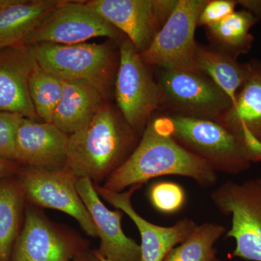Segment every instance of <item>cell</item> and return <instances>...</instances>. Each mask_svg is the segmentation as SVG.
<instances>
[{
    "mask_svg": "<svg viewBox=\"0 0 261 261\" xmlns=\"http://www.w3.org/2000/svg\"><path fill=\"white\" fill-rule=\"evenodd\" d=\"M165 176L191 178L202 187L214 186L218 180L217 172L208 163L173 138L164 116H154L129 157L110 175L103 187L121 192Z\"/></svg>",
    "mask_w": 261,
    "mask_h": 261,
    "instance_id": "1",
    "label": "cell"
},
{
    "mask_svg": "<svg viewBox=\"0 0 261 261\" xmlns=\"http://www.w3.org/2000/svg\"><path fill=\"white\" fill-rule=\"evenodd\" d=\"M137 133L108 102L78 132L69 135L65 168L78 178L100 181L126 161Z\"/></svg>",
    "mask_w": 261,
    "mask_h": 261,
    "instance_id": "2",
    "label": "cell"
},
{
    "mask_svg": "<svg viewBox=\"0 0 261 261\" xmlns=\"http://www.w3.org/2000/svg\"><path fill=\"white\" fill-rule=\"evenodd\" d=\"M163 116L173 138L216 172L239 174L253 163L246 146L214 120L171 113Z\"/></svg>",
    "mask_w": 261,
    "mask_h": 261,
    "instance_id": "3",
    "label": "cell"
},
{
    "mask_svg": "<svg viewBox=\"0 0 261 261\" xmlns=\"http://www.w3.org/2000/svg\"><path fill=\"white\" fill-rule=\"evenodd\" d=\"M39 67L65 82H84L108 100L116 81V58L110 44L41 43L29 45Z\"/></svg>",
    "mask_w": 261,
    "mask_h": 261,
    "instance_id": "4",
    "label": "cell"
},
{
    "mask_svg": "<svg viewBox=\"0 0 261 261\" xmlns=\"http://www.w3.org/2000/svg\"><path fill=\"white\" fill-rule=\"evenodd\" d=\"M211 198L221 214L231 217L226 233L236 244L231 257L261 261V176L224 182L211 192Z\"/></svg>",
    "mask_w": 261,
    "mask_h": 261,
    "instance_id": "5",
    "label": "cell"
},
{
    "mask_svg": "<svg viewBox=\"0 0 261 261\" xmlns=\"http://www.w3.org/2000/svg\"><path fill=\"white\" fill-rule=\"evenodd\" d=\"M115 95L121 116L136 132H143L164 97L140 53L128 39L120 44Z\"/></svg>",
    "mask_w": 261,
    "mask_h": 261,
    "instance_id": "6",
    "label": "cell"
},
{
    "mask_svg": "<svg viewBox=\"0 0 261 261\" xmlns=\"http://www.w3.org/2000/svg\"><path fill=\"white\" fill-rule=\"evenodd\" d=\"M207 0H177L169 18L140 56L160 69L201 73L195 63V31Z\"/></svg>",
    "mask_w": 261,
    "mask_h": 261,
    "instance_id": "7",
    "label": "cell"
},
{
    "mask_svg": "<svg viewBox=\"0 0 261 261\" xmlns=\"http://www.w3.org/2000/svg\"><path fill=\"white\" fill-rule=\"evenodd\" d=\"M169 113L216 121L231 107V99L202 73L161 69L159 82Z\"/></svg>",
    "mask_w": 261,
    "mask_h": 261,
    "instance_id": "8",
    "label": "cell"
},
{
    "mask_svg": "<svg viewBox=\"0 0 261 261\" xmlns=\"http://www.w3.org/2000/svg\"><path fill=\"white\" fill-rule=\"evenodd\" d=\"M95 37L118 41L122 33L89 8L86 1L64 0L32 33L25 45L41 43L71 45Z\"/></svg>",
    "mask_w": 261,
    "mask_h": 261,
    "instance_id": "9",
    "label": "cell"
},
{
    "mask_svg": "<svg viewBox=\"0 0 261 261\" xmlns=\"http://www.w3.org/2000/svg\"><path fill=\"white\" fill-rule=\"evenodd\" d=\"M177 0H90L89 8L126 36L141 53L150 45Z\"/></svg>",
    "mask_w": 261,
    "mask_h": 261,
    "instance_id": "10",
    "label": "cell"
},
{
    "mask_svg": "<svg viewBox=\"0 0 261 261\" xmlns=\"http://www.w3.org/2000/svg\"><path fill=\"white\" fill-rule=\"evenodd\" d=\"M79 178L71 171L31 168L24 174L25 193L38 205L55 209L76 220L89 236H98L97 228L87 207L77 191Z\"/></svg>",
    "mask_w": 261,
    "mask_h": 261,
    "instance_id": "11",
    "label": "cell"
},
{
    "mask_svg": "<svg viewBox=\"0 0 261 261\" xmlns=\"http://www.w3.org/2000/svg\"><path fill=\"white\" fill-rule=\"evenodd\" d=\"M141 187L137 185L126 191L116 192L96 185L95 190L113 207L126 214L137 226L142 240L140 261H163L170 250L186 240L197 224L188 218L178 220L168 227L149 222L135 210L130 201L133 194Z\"/></svg>",
    "mask_w": 261,
    "mask_h": 261,
    "instance_id": "12",
    "label": "cell"
},
{
    "mask_svg": "<svg viewBox=\"0 0 261 261\" xmlns=\"http://www.w3.org/2000/svg\"><path fill=\"white\" fill-rule=\"evenodd\" d=\"M248 65V76L235 102L216 121L238 137L257 163L261 162V61Z\"/></svg>",
    "mask_w": 261,
    "mask_h": 261,
    "instance_id": "13",
    "label": "cell"
},
{
    "mask_svg": "<svg viewBox=\"0 0 261 261\" xmlns=\"http://www.w3.org/2000/svg\"><path fill=\"white\" fill-rule=\"evenodd\" d=\"M77 191L87 207L101 240L98 253L110 261H140V245L123 232L124 213L109 210L99 199L92 180L79 178Z\"/></svg>",
    "mask_w": 261,
    "mask_h": 261,
    "instance_id": "14",
    "label": "cell"
},
{
    "mask_svg": "<svg viewBox=\"0 0 261 261\" xmlns=\"http://www.w3.org/2000/svg\"><path fill=\"white\" fill-rule=\"evenodd\" d=\"M37 65L29 45L0 49V112L37 121L29 82Z\"/></svg>",
    "mask_w": 261,
    "mask_h": 261,
    "instance_id": "15",
    "label": "cell"
},
{
    "mask_svg": "<svg viewBox=\"0 0 261 261\" xmlns=\"http://www.w3.org/2000/svg\"><path fill=\"white\" fill-rule=\"evenodd\" d=\"M69 135L53 123L23 118L15 141L16 161L32 168L59 170L66 163Z\"/></svg>",
    "mask_w": 261,
    "mask_h": 261,
    "instance_id": "16",
    "label": "cell"
},
{
    "mask_svg": "<svg viewBox=\"0 0 261 261\" xmlns=\"http://www.w3.org/2000/svg\"><path fill=\"white\" fill-rule=\"evenodd\" d=\"M80 251L35 211H27L12 261H73Z\"/></svg>",
    "mask_w": 261,
    "mask_h": 261,
    "instance_id": "17",
    "label": "cell"
},
{
    "mask_svg": "<svg viewBox=\"0 0 261 261\" xmlns=\"http://www.w3.org/2000/svg\"><path fill=\"white\" fill-rule=\"evenodd\" d=\"M64 0H15L0 10V49L25 45L27 39Z\"/></svg>",
    "mask_w": 261,
    "mask_h": 261,
    "instance_id": "18",
    "label": "cell"
},
{
    "mask_svg": "<svg viewBox=\"0 0 261 261\" xmlns=\"http://www.w3.org/2000/svg\"><path fill=\"white\" fill-rule=\"evenodd\" d=\"M106 102L102 94L89 84L65 82L64 94L53 123L67 135H72L89 123Z\"/></svg>",
    "mask_w": 261,
    "mask_h": 261,
    "instance_id": "19",
    "label": "cell"
},
{
    "mask_svg": "<svg viewBox=\"0 0 261 261\" xmlns=\"http://www.w3.org/2000/svg\"><path fill=\"white\" fill-rule=\"evenodd\" d=\"M195 63L199 71L222 89L233 104L248 76V63L242 64L226 53L199 44L196 50Z\"/></svg>",
    "mask_w": 261,
    "mask_h": 261,
    "instance_id": "20",
    "label": "cell"
},
{
    "mask_svg": "<svg viewBox=\"0 0 261 261\" xmlns=\"http://www.w3.org/2000/svg\"><path fill=\"white\" fill-rule=\"evenodd\" d=\"M257 21L250 12L244 9L206 27V32L216 49L238 59L251 49L255 39L250 34V29Z\"/></svg>",
    "mask_w": 261,
    "mask_h": 261,
    "instance_id": "21",
    "label": "cell"
},
{
    "mask_svg": "<svg viewBox=\"0 0 261 261\" xmlns=\"http://www.w3.org/2000/svg\"><path fill=\"white\" fill-rule=\"evenodd\" d=\"M217 223L197 225L185 241L170 250L163 261H213L217 255L216 242L226 233Z\"/></svg>",
    "mask_w": 261,
    "mask_h": 261,
    "instance_id": "22",
    "label": "cell"
},
{
    "mask_svg": "<svg viewBox=\"0 0 261 261\" xmlns=\"http://www.w3.org/2000/svg\"><path fill=\"white\" fill-rule=\"evenodd\" d=\"M65 82L48 73L37 64L31 75L29 92L36 113L45 123L53 117L64 94Z\"/></svg>",
    "mask_w": 261,
    "mask_h": 261,
    "instance_id": "23",
    "label": "cell"
},
{
    "mask_svg": "<svg viewBox=\"0 0 261 261\" xmlns=\"http://www.w3.org/2000/svg\"><path fill=\"white\" fill-rule=\"evenodd\" d=\"M20 196L11 185L0 186V261H9L19 226Z\"/></svg>",
    "mask_w": 261,
    "mask_h": 261,
    "instance_id": "24",
    "label": "cell"
},
{
    "mask_svg": "<svg viewBox=\"0 0 261 261\" xmlns=\"http://www.w3.org/2000/svg\"><path fill=\"white\" fill-rule=\"evenodd\" d=\"M148 195L152 207L163 214H177L186 203L185 189L176 182H156L149 188Z\"/></svg>",
    "mask_w": 261,
    "mask_h": 261,
    "instance_id": "25",
    "label": "cell"
},
{
    "mask_svg": "<svg viewBox=\"0 0 261 261\" xmlns=\"http://www.w3.org/2000/svg\"><path fill=\"white\" fill-rule=\"evenodd\" d=\"M23 118L15 113L0 112V159L16 160L15 141Z\"/></svg>",
    "mask_w": 261,
    "mask_h": 261,
    "instance_id": "26",
    "label": "cell"
},
{
    "mask_svg": "<svg viewBox=\"0 0 261 261\" xmlns=\"http://www.w3.org/2000/svg\"><path fill=\"white\" fill-rule=\"evenodd\" d=\"M237 5L234 0H207L199 17L198 27L206 28L219 23L234 13Z\"/></svg>",
    "mask_w": 261,
    "mask_h": 261,
    "instance_id": "27",
    "label": "cell"
},
{
    "mask_svg": "<svg viewBox=\"0 0 261 261\" xmlns=\"http://www.w3.org/2000/svg\"><path fill=\"white\" fill-rule=\"evenodd\" d=\"M236 3L250 12L257 20H261V0H237Z\"/></svg>",
    "mask_w": 261,
    "mask_h": 261,
    "instance_id": "28",
    "label": "cell"
},
{
    "mask_svg": "<svg viewBox=\"0 0 261 261\" xmlns=\"http://www.w3.org/2000/svg\"><path fill=\"white\" fill-rule=\"evenodd\" d=\"M73 261H100L95 253H89L86 252H80Z\"/></svg>",
    "mask_w": 261,
    "mask_h": 261,
    "instance_id": "29",
    "label": "cell"
},
{
    "mask_svg": "<svg viewBox=\"0 0 261 261\" xmlns=\"http://www.w3.org/2000/svg\"><path fill=\"white\" fill-rule=\"evenodd\" d=\"M14 1L15 0H0V10H3L5 7L12 4Z\"/></svg>",
    "mask_w": 261,
    "mask_h": 261,
    "instance_id": "30",
    "label": "cell"
},
{
    "mask_svg": "<svg viewBox=\"0 0 261 261\" xmlns=\"http://www.w3.org/2000/svg\"><path fill=\"white\" fill-rule=\"evenodd\" d=\"M5 166H6V165H5L4 160L0 159V175L4 171Z\"/></svg>",
    "mask_w": 261,
    "mask_h": 261,
    "instance_id": "31",
    "label": "cell"
},
{
    "mask_svg": "<svg viewBox=\"0 0 261 261\" xmlns=\"http://www.w3.org/2000/svg\"><path fill=\"white\" fill-rule=\"evenodd\" d=\"M94 253H95V255H97V257L99 259V260H100V261H110L107 260V259L105 258V257H102V255H99L97 252H95Z\"/></svg>",
    "mask_w": 261,
    "mask_h": 261,
    "instance_id": "32",
    "label": "cell"
},
{
    "mask_svg": "<svg viewBox=\"0 0 261 261\" xmlns=\"http://www.w3.org/2000/svg\"><path fill=\"white\" fill-rule=\"evenodd\" d=\"M213 261H224L222 260H220V259L218 258V257H216V258L214 259Z\"/></svg>",
    "mask_w": 261,
    "mask_h": 261,
    "instance_id": "33",
    "label": "cell"
}]
</instances>
